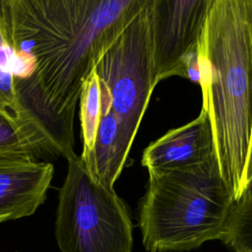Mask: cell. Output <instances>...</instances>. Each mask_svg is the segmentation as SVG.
I'll return each instance as SVG.
<instances>
[{
  "label": "cell",
  "instance_id": "obj_9",
  "mask_svg": "<svg viewBox=\"0 0 252 252\" xmlns=\"http://www.w3.org/2000/svg\"><path fill=\"white\" fill-rule=\"evenodd\" d=\"M136 136L108 109H101L94 147L81 157L90 176L100 185L114 189Z\"/></svg>",
  "mask_w": 252,
  "mask_h": 252
},
{
  "label": "cell",
  "instance_id": "obj_3",
  "mask_svg": "<svg viewBox=\"0 0 252 252\" xmlns=\"http://www.w3.org/2000/svg\"><path fill=\"white\" fill-rule=\"evenodd\" d=\"M235 201L217 158L189 169L149 173L139 226L148 252H183L220 240Z\"/></svg>",
  "mask_w": 252,
  "mask_h": 252
},
{
  "label": "cell",
  "instance_id": "obj_14",
  "mask_svg": "<svg viewBox=\"0 0 252 252\" xmlns=\"http://www.w3.org/2000/svg\"><path fill=\"white\" fill-rule=\"evenodd\" d=\"M246 183L249 189H251L252 185V144L250 148V154H249V159H248V165H247V173H246Z\"/></svg>",
  "mask_w": 252,
  "mask_h": 252
},
{
  "label": "cell",
  "instance_id": "obj_2",
  "mask_svg": "<svg viewBox=\"0 0 252 252\" xmlns=\"http://www.w3.org/2000/svg\"><path fill=\"white\" fill-rule=\"evenodd\" d=\"M203 106L220 175L237 202L249 189L252 144V0H214L200 46Z\"/></svg>",
  "mask_w": 252,
  "mask_h": 252
},
{
  "label": "cell",
  "instance_id": "obj_8",
  "mask_svg": "<svg viewBox=\"0 0 252 252\" xmlns=\"http://www.w3.org/2000/svg\"><path fill=\"white\" fill-rule=\"evenodd\" d=\"M53 174L49 161L0 157V223L33 215L46 200Z\"/></svg>",
  "mask_w": 252,
  "mask_h": 252
},
{
  "label": "cell",
  "instance_id": "obj_1",
  "mask_svg": "<svg viewBox=\"0 0 252 252\" xmlns=\"http://www.w3.org/2000/svg\"><path fill=\"white\" fill-rule=\"evenodd\" d=\"M148 0H0L13 53L32 64L14 76L24 106L45 126L66 159L75 156L73 121L83 83Z\"/></svg>",
  "mask_w": 252,
  "mask_h": 252
},
{
  "label": "cell",
  "instance_id": "obj_4",
  "mask_svg": "<svg viewBox=\"0 0 252 252\" xmlns=\"http://www.w3.org/2000/svg\"><path fill=\"white\" fill-rule=\"evenodd\" d=\"M67 162L55 219L60 251L132 252L133 224L125 202L90 176L80 156Z\"/></svg>",
  "mask_w": 252,
  "mask_h": 252
},
{
  "label": "cell",
  "instance_id": "obj_10",
  "mask_svg": "<svg viewBox=\"0 0 252 252\" xmlns=\"http://www.w3.org/2000/svg\"><path fill=\"white\" fill-rule=\"evenodd\" d=\"M62 157L61 150L33 114H16L0 105V157H27L36 160Z\"/></svg>",
  "mask_w": 252,
  "mask_h": 252
},
{
  "label": "cell",
  "instance_id": "obj_11",
  "mask_svg": "<svg viewBox=\"0 0 252 252\" xmlns=\"http://www.w3.org/2000/svg\"><path fill=\"white\" fill-rule=\"evenodd\" d=\"M80 124L83 139L81 157L93 149L101 114V93L99 79L94 70L83 83L80 95Z\"/></svg>",
  "mask_w": 252,
  "mask_h": 252
},
{
  "label": "cell",
  "instance_id": "obj_6",
  "mask_svg": "<svg viewBox=\"0 0 252 252\" xmlns=\"http://www.w3.org/2000/svg\"><path fill=\"white\" fill-rule=\"evenodd\" d=\"M214 0H151L150 28L156 81L183 77L189 54L200 48Z\"/></svg>",
  "mask_w": 252,
  "mask_h": 252
},
{
  "label": "cell",
  "instance_id": "obj_13",
  "mask_svg": "<svg viewBox=\"0 0 252 252\" xmlns=\"http://www.w3.org/2000/svg\"><path fill=\"white\" fill-rule=\"evenodd\" d=\"M12 58V49L4 42L0 45V105L20 115L32 113L24 106L18 94L14 82Z\"/></svg>",
  "mask_w": 252,
  "mask_h": 252
},
{
  "label": "cell",
  "instance_id": "obj_12",
  "mask_svg": "<svg viewBox=\"0 0 252 252\" xmlns=\"http://www.w3.org/2000/svg\"><path fill=\"white\" fill-rule=\"evenodd\" d=\"M220 241L234 252H252V189L234 203Z\"/></svg>",
  "mask_w": 252,
  "mask_h": 252
},
{
  "label": "cell",
  "instance_id": "obj_15",
  "mask_svg": "<svg viewBox=\"0 0 252 252\" xmlns=\"http://www.w3.org/2000/svg\"><path fill=\"white\" fill-rule=\"evenodd\" d=\"M4 42H5V39H4V36L2 33V29H1V24H0V45H2Z\"/></svg>",
  "mask_w": 252,
  "mask_h": 252
},
{
  "label": "cell",
  "instance_id": "obj_7",
  "mask_svg": "<svg viewBox=\"0 0 252 252\" xmlns=\"http://www.w3.org/2000/svg\"><path fill=\"white\" fill-rule=\"evenodd\" d=\"M216 158L211 120L202 107L189 123L167 131L143 152L142 164L149 173L182 170L203 165Z\"/></svg>",
  "mask_w": 252,
  "mask_h": 252
},
{
  "label": "cell",
  "instance_id": "obj_5",
  "mask_svg": "<svg viewBox=\"0 0 252 252\" xmlns=\"http://www.w3.org/2000/svg\"><path fill=\"white\" fill-rule=\"evenodd\" d=\"M150 3L128 24L94 71L109 109L136 136L157 86L150 28Z\"/></svg>",
  "mask_w": 252,
  "mask_h": 252
}]
</instances>
